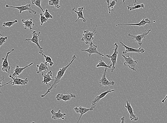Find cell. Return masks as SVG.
Instances as JSON below:
<instances>
[{
  "label": "cell",
  "mask_w": 167,
  "mask_h": 123,
  "mask_svg": "<svg viewBox=\"0 0 167 123\" xmlns=\"http://www.w3.org/2000/svg\"><path fill=\"white\" fill-rule=\"evenodd\" d=\"M76 59V57L75 55H73V58H72V60L71 62L68 64V65L64 67L61 68L60 69L59 71L57 72V75L54 79L53 82L50 84V88L48 89L47 90V92L45 93L44 94L42 95L41 97L44 98L46 95L50 93L52 89L53 88H57V84L60 81L61 79L62 78L63 76H64L66 70H67L68 68L69 67L70 65L73 62V61Z\"/></svg>",
  "instance_id": "obj_1"
},
{
  "label": "cell",
  "mask_w": 167,
  "mask_h": 123,
  "mask_svg": "<svg viewBox=\"0 0 167 123\" xmlns=\"http://www.w3.org/2000/svg\"><path fill=\"white\" fill-rule=\"evenodd\" d=\"M97 25L93 29V31L91 32L89 30H86L84 31L83 37L81 39L82 41H85V44L91 45L93 44L92 40H94V36L96 33L97 32L96 30Z\"/></svg>",
  "instance_id": "obj_2"
},
{
  "label": "cell",
  "mask_w": 167,
  "mask_h": 123,
  "mask_svg": "<svg viewBox=\"0 0 167 123\" xmlns=\"http://www.w3.org/2000/svg\"><path fill=\"white\" fill-rule=\"evenodd\" d=\"M122 57H123L125 60L124 63V66H128L130 69L134 71H136L137 68V64H138V60H134L132 56L129 55V54L127 56H125L123 54Z\"/></svg>",
  "instance_id": "obj_3"
},
{
  "label": "cell",
  "mask_w": 167,
  "mask_h": 123,
  "mask_svg": "<svg viewBox=\"0 0 167 123\" xmlns=\"http://www.w3.org/2000/svg\"><path fill=\"white\" fill-rule=\"evenodd\" d=\"M114 48L113 49L114 53L112 55L110 54H107L106 57L109 58L110 59V61L108 63L109 64L110 62H112L113 65L112 68L111 72H113L115 68V65L117 64V59L118 58V45L117 43H115L114 45Z\"/></svg>",
  "instance_id": "obj_4"
},
{
  "label": "cell",
  "mask_w": 167,
  "mask_h": 123,
  "mask_svg": "<svg viewBox=\"0 0 167 123\" xmlns=\"http://www.w3.org/2000/svg\"><path fill=\"white\" fill-rule=\"evenodd\" d=\"M107 72V68H105L104 73L101 76V78L100 79L99 81L100 87H104L105 89L107 87L114 86L115 83V82L113 81H110L107 79L106 77Z\"/></svg>",
  "instance_id": "obj_5"
},
{
  "label": "cell",
  "mask_w": 167,
  "mask_h": 123,
  "mask_svg": "<svg viewBox=\"0 0 167 123\" xmlns=\"http://www.w3.org/2000/svg\"><path fill=\"white\" fill-rule=\"evenodd\" d=\"M150 31L151 29H149L148 30H146L144 32L141 34L134 35L129 33L128 34V36L131 37L132 39L134 40L135 41L138 43L140 46H141L143 44L142 40L144 38H146L147 35L149 34Z\"/></svg>",
  "instance_id": "obj_6"
},
{
  "label": "cell",
  "mask_w": 167,
  "mask_h": 123,
  "mask_svg": "<svg viewBox=\"0 0 167 123\" xmlns=\"http://www.w3.org/2000/svg\"><path fill=\"white\" fill-rule=\"evenodd\" d=\"M12 79L11 81L8 82L7 83L4 84L1 87L4 86L8 85V84L10 83L12 85H25L28 83V79L25 78L23 80V79L16 77V78H13L12 77Z\"/></svg>",
  "instance_id": "obj_7"
},
{
  "label": "cell",
  "mask_w": 167,
  "mask_h": 123,
  "mask_svg": "<svg viewBox=\"0 0 167 123\" xmlns=\"http://www.w3.org/2000/svg\"><path fill=\"white\" fill-rule=\"evenodd\" d=\"M6 7L7 8H12L17 9L19 10V13H22L23 12L28 10L30 13H33L34 14H36L37 12L35 10L33 9L31 7L30 4H28L25 6H9L8 5H6Z\"/></svg>",
  "instance_id": "obj_8"
},
{
  "label": "cell",
  "mask_w": 167,
  "mask_h": 123,
  "mask_svg": "<svg viewBox=\"0 0 167 123\" xmlns=\"http://www.w3.org/2000/svg\"><path fill=\"white\" fill-rule=\"evenodd\" d=\"M41 32H37L36 31H32V34L33 37L31 39H27L25 40V41H30L34 43L38 47V49L40 50V53H43V48H42L40 45L39 42H38V37L39 36Z\"/></svg>",
  "instance_id": "obj_9"
},
{
  "label": "cell",
  "mask_w": 167,
  "mask_h": 123,
  "mask_svg": "<svg viewBox=\"0 0 167 123\" xmlns=\"http://www.w3.org/2000/svg\"><path fill=\"white\" fill-rule=\"evenodd\" d=\"M120 43L121 44V45L126 49V50L123 52V54H126L129 52H135L137 53H143L145 52L144 49L141 48V47H140L138 49H135L126 46L122 42H120Z\"/></svg>",
  "instance_id": "obj_10"
},
{
  "label": "cell",
  "mask_w": 167,
  "mask_h": 123,
  "mask_svg": "<svg viewBox=\"0 0 167 123\" xmlns=\"http://www.w3.org/2000/svg\"><path fill=\"white\" fill-rule=\"evenodd\" d=\"M15 51V49H12V50L9 52H8L7 54L6 58L5 59L2 58V60H3L2 65L1 66V70L3 71L6 72L7 73H9L10 69H11V66H9L8 60V58L9 55L12 52Z\"/></svg>",
  "instance_id": "obj_11"
},
{
  "label": "cell",
  "mask_w": 167,
  "mask_h": 123,
  "mask_svg": "<svg viewBox=\"0 0 167 123\" xmlns=\"http://www.w3.org/2000/svg\"><path fill=\"white\" fill-rule=\"evenodd\" d=\"M97 46L94 44V43L92 44L91 45H89V47L88 49L87 50H84V49H82L81 50L82 51H84L88 53L89 54V56L90 57L91 55L93 54H97L98 55H101L103 57H104V55L102 53H101L98 51L97 50Z\"/></svg>",
  "instance_id": "obj_12"
},
{
  "label": "cell",
  "mask_w": 167,
  "mask_h": 123,
  "mask_svg": "<svg viewBox=\"0 0 167 123\" xmlns=\"http://www.w3.org/2000/svg\"><path fill=\"white\" fill-rule=\"evenodd\" d=\"M94 108L91 107L89 108H85V107H82V106H80L79 107H75L74 110L75 111V112H76L77 113H79L80 114V116L78 121H77V123H78L79 121H80V119L81 118L82 116L87 112H89V111H92L94 110Z\"/></svg>",
  "instance_id": "obj_13"
},
{
  "label": "cell",
  "mask_w": 167,
  "mask_h": 123,
  "mask_svg": "<svg viewBox=\"0 0 167 123\" xmlns=\"http://www.w3.org/2000/svg\"><path fill=\"white\" fill-rule=\"evenodd\" d=\"M115 91V90H114V89H113V90L109 89V90L106 91V92L102 93L101 94H100L99 95L96 96L92 102V105L91 107H93L94 108H95L97 103L102 98L105 97L109 93L113 92Z\"/></svg>",
  "instance_id": "obj_14"
},
{
  "label": "cell",
  "mask_w": 167,
  "mask_h": 123,
  "mask_svg": "<svg viewBox=\"0 0 167 123\" xmlns=\"http://www.w3.org/2000/svg\"><path fill=\"white\" fill-rule=\"evenodd\" d=\"M126 104L125 105V107L128 111L130 114V118L131 121H138L139 118L137 116L135 115L132 107L131 104L128 101H126Z\"/></svg>",
  "instance_id": "obj_15"
},
{
  "label": "cell",
  "mask_w": 167,
  "mask_h": 123,
  "mask_svg": "<svg viewBox=\"0 0 167 123\" xmlns=\"http://www.w3.org/2000/svg\"><path fill=\"white\" fill-rule=\"evenodd\" d=\"M33 64V63H31L30 64L24 68L20 67H19L18 65L16 66V68H15V69H14V73H12V74H10L9 76V77L10 78H12V77L16 78V77H17V76L20 75L26 68L32 65Z\"/></svg>",
  "instance_id": "obj_16"
},
{
  "label": "cell",
  "mask_w": 167,
  "mask_h": 123,
  "mask_svg": "<svg viewBox=\"0 0 167 123\" xmlns=\"http://www.w3.org/2000/svg\"><path fill=\"white\" fill-rule=\"evenodd\" d=\"M155 21H152L151 22L150 20L148 18L145 19H143L141 22L138 23L137 24H116V26L123 25H127V26H144L147 24H150L152 23L155 22Z\"/></svg>",
  "instance_id": "obj_17"
},
{
  "label": "cell",
  "mask_w": 167,
  "mask_h": 123,
  "mask_svg": "<svg viewBox=\"0 0 167 123\" xmlns=\"http://www.w3.org/2000/svg\"><path fill=\"white\" fill-rule=\"evenodd\" d=\"M76 96L73 94L64 95L63 94H58L56 96V99L57 101H70L72 98H76Z\"/></svg>",
  "instance_id": "obj_18"
},
{
  "label": "cell",
  "mask_w": 167,
  "mask_h": 123,
  "mask_svg": "<svg viewBox=\"0 0 167 123\" xmlns=\"http://www.w3.org/2000/svg\"><path fill=\"white\" fill-rule=\"evenodd\" d=\"M42 75L44 78V80L42 81V83L45 85H47L49 82L54 80V79L52 78V72L51 71H49L47 73H45V71H44L42 73Z\"/></svg>",
  "instance_id": "obj_19"
},
{
  "label": "cell",
  "mask_w": 167,
  "mask_h": 123,
  "mask_svg": "<svg viewBox=\"0 0 167 123\" xmlns=\"http://www.w3.org/2000/svg\"><path fill=\"white\" fill-rule=\"evenodd\" d=\"M51 112L52 114V118L55 120L60 119H65L64 116L66 115V113H61L60 110H59L57 112H55L54 109H52L51 110Z\"/></svg>",
  "instance_id": "obj_20"
},
{
  "label": "cell",
  "mask_w": 167,
  "mask_h": 123,
  "mask_svg": "<svg viewBox=\"0 0 167 123\" xmlns=\"http://www.w3.org/2000/svg\"><path fill=\"white\" fill-rule=\"evenodd\" d=\"M22 22L23 25L24 26V29H29L31 30L33 29V26L35 25V24L33 22V19H31L27 20L23 19Z\"/></svg>",
  "instance_id": "obj_21"
},
{
  "label": "cell",
  "mask_w": 167,
  "mask_h": 123,
  "mask_svg": "<svg viewBox=\"0 0 167 123\" xmlns=\"http://www.w3.org/2000/svg\"><path fill=\"white\" fill-rule=\"evenodd\" d=\"M75 8H73V11L75 13L77 14V15H78V18H77V20L75 21L74 22H76L78 21L79 19H82L83 20V21L84 22H85L86 21V20L85 17H84V14L83 13V10L84 9V7H80L78 8V11H77L76 10H75Z\"/></svg>",
  "instance_id": "obj_22"
},
{
  "label": "cell",
  "mask_w": 167,
  "mask_h": 123,
  "mask_svg": "<svg viewBox=\"0 0 167 123\" xmlns=\"http://www.w3.org/2000/svg\"><path fill=\"white\" fill-rule=\"evenodd\" d=\"M37 67L38 68V70H36V73H43V72L46 71L48 70L47 62L42 63L40 65H37Z\"/></svg>",
  "instance_id": "obj_23"
},
{
  "label": "cell",
  "mask_w": 167,
  "mask_h": 123,
  "mask_svg": "<svg viewBox=\"0 0 167 123\" xmlns=\"http://www.w3.org/2000/svg\"><path fill=\"white\" fill-rule=\"evenodd\" d=\"M112 65H112V64L110 65H109V64L107 65L103 60H100L99 63H98V64L97 65L96 67L97 68L105 67L108 68H112Z\"/></svg>",
  "instance_id": "obj_24"
},
{
  "label": "cell",
  "mask_w": 167,
  "mask_h": 123,
  "mask_svg": "<svg viewBox=\"0 0 167 123\" xmlns=\"http://www.w3.org/2000/svg\"><path fill=\"white\" fill-rule=\"evenodd\" d=\"M60 0H50L49 1V4L51 6H54L56 8L59 9L61 7L60 4Z\"/></svg>",
  "instance_id": "obj_25"
},
{
  "label": "cell",
  "mask_w": 167,
  "mask_h": 123,
  "mask_svg": "<svg viewBox=\"0 0 167 123\" xmlns=\"http://www.w3.org/2000/svg\"><path fill=\"white\" fill-rule=\"evenodd\" d=\"M31 1L32 4L36 5L38 7L41 9L43 13H45L44 11L41 6V3L43 0H31Z\"/></svg>",
  "instance_id": "obj_26"
},
{
  "label": "cell",
  "mask_w": 167,
  "mask_h": 123,
  "mask_svg": "<svg viewBox=\"0 0 167 123\" xmlns=\"http://www.w3.org/2000/svg\"><path fill=\"white\" fill-rule=\"evenodd\" d=\"M18 22V21L17 20H15L14 21H10V22H4L3 23L2 27H10L12 26H13V24H15L16 23Z\"/></svg>",
  "instance_id": "obj_27"
},
{
  "label": "cell",
  "mask_w": 167,
  "mask_h": 123,
  "mask_svg": "<svg viewBox=\"0 0 167 123\" xmlns=\"http://www.w3.org/2000/svg\"><path fill=\"white\" fill-rule=\"evenodd\" d=\"M127 8L128 9L130 10V11H131V10H134L139 9H143L144 8V5L143 4H141L136 5V6H134L133 7L128 6Z\"/></svg>",
  "instance_id": "obj_28"
},
{
  "label": "cell",
  "mask_w": 167,
  "mask_h": 123,
  "mask_svg": "<svg viewBox=\"0 0 167 123\" xmlns=\"http://www.w3.org/2000/svg\"><path fill=\"white\" fill-rule=\"evenodd\" d=\"M40 54H41L43 55L44 57L45 58V62L47 63H49L50 64V66H52L54 64V63L53 62L51 58L49 56H46L45 55V54H44L43 53H40Z\"/></svg>",
  "instance_id": "obj_29"
},
{
  "label": "cell",
  "mask_w": 167,
  "mask_h": 123,
  "mask_svg": "<svg viewBox=\"0 0 167 123\" xmlns=\"http://www.w3.org/2000/svg\"><path fill=\"white\" fill-rule=\"evenodd\" d=\"M1 37H0V47L2 46L4 43L6 42V40H7V37H4L1 35Z\"/></svg>",
  "instance_id": "obj_30"
},
{
  "label": "cell",
  "mask_w": 167,
  "mask_h": 123,
  "mask_svg": "<svg viewBox=\"0 0 167 123\" xmlns=\"http://www.w3.org/2000/svg\"><path fill=\"white\" fill-rule=\"evenodd\" d=\"M40 21H41V25H43L44 23L46 22L47 21V19L46 18L45 16L43 15L42 13H40Z\"/></svg>",
  "instance_id": "obj_31"
},
{
  "label": "cell",
  "mask_w": 167,
  "mask_h": 123,
  "mask_svg": "<svg viewBox=\"0 0 167 123\" xmlns=\"http://www.w3.org/2000/svg\"><path fill=\"white\" fill-rule=\"evenodd\" d=\"M44 15L45 16L47 20H48L49 19H53V17L49 13L48 10L47 9H45V13H44Z\"/></svg>",
  "instance_id": "obj_32"
},
{
  "label": "cell",
  "mask_w": 167,
  "mask_h": 123,
  "mask_svg": "<svg viewBox=\"0 0 167 123\" xmlns=\"http://www.w3.org/2000/svg\"><path fill=\"white\" fill-rule=\"evenodd\" d=\"M117 0H112L111 2H110V8L112 9V10H111V11H114V6L117 4Z\"/></svg>",
  "instance_id": "obj_33"
},
{
  "label": "cell",
  "mask_w": 167,
  "mask_h": 123,
  "mask_svg": "<svg viewBox=\"0 0 167 123\" xmlns=\"http://www.w3.org/2000/svg\"><path fill=\"white\" fill-rule=\"evenodd\" d=\"M110 0H106V3H107V6H108V9L109 11V13L110 14Z\"/></svg>",
  "instance_id": "obj_34"
},
{
  "label": "cell",
  "mask_w": 167,
  "mask_h": 123,
  "mask_svg": "<svg viewBox=\"0 0 167 123\" xmlns=\"http://www.w3.org/2000/svg\"><path fill=\"white\" fill-rule=\"evenodd\" d=\"M121 120H122V121H121V123H126V121L125 120V117H123L122 118V119H121Z\"/></svg>",
  "instance_id": "obj_35"
},
{
  "label": "cell",
  "mask_w": 167,
  "mask_h": 123,
  "mask_svg": "<svg viewBox=\"0 0 167 123\" xmlns=\"http://www.w3.org/2000/svg\"><path fill=\"white\" fill-rule=\"evenodd\" d=\"M4 77H1V87L2 86V85H1V84H2V81L4 80Z\"/></svg>",
  "instance_id": "obj_36"
},
{
  "label": "cell",
  "mask_w": 167,
  "mask_h": 123,
  "mask_svg": "<svg viewBox=\"0 0 167 123\" xmlns=\"http://www.w3.org/2000/svg\"><path fill=\"white\" fill-rule=\"evenodd\" d=\"M167 98V95L166 96H165V97L164 98V99H163L162 101H161V102L163 103H165V100H166V99Z\"/></svg>",
  "instance_id": "obj_37"
},
{
  "label": "cell",
  "mask_w": 167,
  "mask_h": 123,
  "mask_svg": "<svg viewBox=\"0 0 167 123\" xmlns=\"http://www.w3.org/2000/svg\"><path fill=\"white\" fill-rule=\"evenodd\" d=\"M137 1H138V0H135L134 3V6H136Z\"/></svg>",
  "instance_id": "obj_38"
},
{
  "label": "cell",
  "mask_w": 167,
  "mask_h": 123,
  "mask_svg": "<svg viewBox=\"0 0 167 123\" xmlns=\"http://www.w3.org/2000/svg\"><path fill=\"white\" fill-rule=\"evenodd\" d=\"M122 1H123V2L124 4H125V3L126 0H122Z\"/></svg>",
  "instance_id": "obj_39"
}]
</instances>
